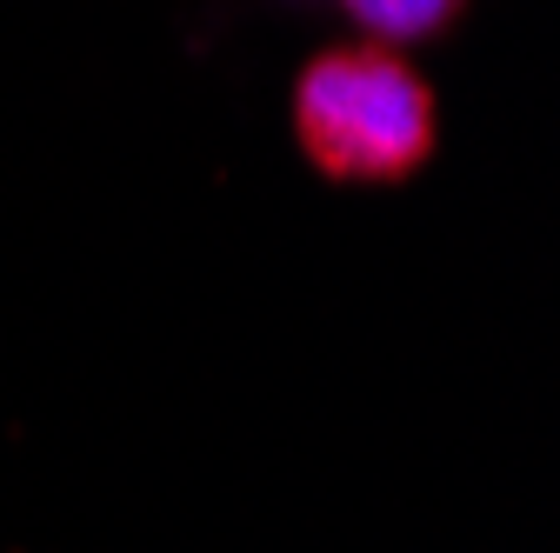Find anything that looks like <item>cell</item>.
I'll list each match as a JSON object with an SVG mask.
<instances>
[{
    "label": "cell",
    "instance_id": "obj_1",
    "mask_svg": "<svg viewBox=\"0 0 560 553\" xmlns=\"http://www.w3.org/2000/svg\"><path fill=\"white\" fill-rule=\"evenodd\" d=\"M434 133V87L381 40L320 47L294 81V141L340 187L413 180Z\"/></svg>",
    "mask_w": 560,
    "mask_h": 553
},
{
    "label": "cell",
    "instance_id": "obj_2",
    "mask_svg": "<svg viewBox=\"0 0 560 553\" xmlns=\"http://www.w3.org/2000/svg\"><path fill=\"white\" fill-rule=\"evenodd\" d=\"M340 8L354 14V27L368 40L400 47V40H434V34H447L467 0H340Z\"/></svg>",
    "mask_w": 560,
    "mask_h": 553
}]
</instances>
